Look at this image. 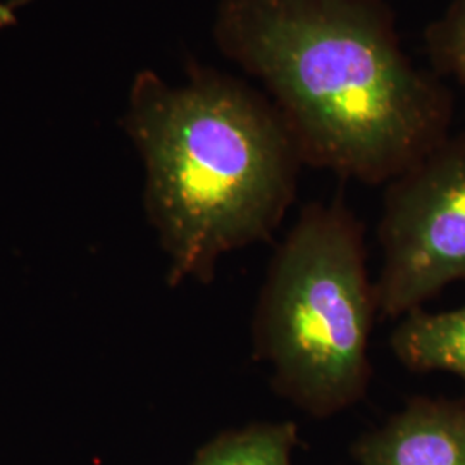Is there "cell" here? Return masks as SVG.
<instances>
[{"label": "cell", "mask_w": 465, "mask_h": 465, "mask_svg": "<svg viewBox=\"0 0 465 465\" xmlns=\"http://www.w3.org/2000/svg\"><path fill=\"white\" fill-rule=\"evenodd\" d=\"M221 52L266 88L303 166L386 184L450 134L451 92L384 0H219Z\"/></svg>", "instance_id": "1"}, {"label": "cell", "mask_w": 465, "mask_h": 465, "mask_svg": "<svg viewBox=\"0 0 465 465\" xmlns=\"http://www.w3.org/2000/svg\"><path fill=\"white\" fill-rule=\"evenodd\" d=\"M124 128L171 286L213 282L224 255L267 242L295 200L303 161L284 119L228 73L193 64L180 86L138 73Z\"/></svg>", "instance_id": "2"}, {"label": "cell", "mask_w": 465, "mask_h": 465, "mask_svg": "<svg viewBox=\"0 0 465 465\" xmlns=\"http://www.w3.org/2000/svg\"><path fill=\"white\" fill-rule=\"evenodd\" d=\"M376 317L362 223L341 199L305 205L269 262L252 322L272 390L314 417L355 405L372 376Z\"/></svg>", "instance_id": "3"}, {"label": "cell", "mask_w": 465, "mask_h": 465, "mask_svg": "<svg viewBox=\"0 0 465 465\" xmlns=\"http://www.w3.org/2000/svg\"><path fill=\"white\" fill-rule=\"evenodd\" d=\"M378 234V316L400 319L465 282V130L386 183Z\"/></svg>", "instance_id": "4"}, {"label": "cell", "mask_w": 465, "mask_h": 465, "mask_svg": "<svg viewBox=\"0 0 465 465\" xmlns=\"http://www.w3.org/2000/svg\"><path fill=\"white\" fill-rule=\"evenodd\" d=\"M361 465H465V401L414 399L359 445Z\"/></svg>", "instance_id": "5"}, {"label": "cell", "mask_w": 465, "mask_h": 465, "mask_svg": "<svg viewBox=\"0 0 465 465\" xmlns=\"http://www.w3.org/2000/svg\"><path fill=\"white\" fill-rule=\"evenodd\" d=\"M390 347L411 371L449 372L465 384V305L447 312L420 307L400 317Z\"/></svg>", "instance_id": "6"}, {"label": "cell", "mask_w": 465, "mask_h": 465, "mask_svg": "<svg viewBox=\"0 0 465 465\" xmlns=\"http://www.w3.org/2000/svg\"><path fill=\"white\" fill-rule=\"evenodd\" d=\"M293 422H259L219 434L200 449L193 465H292Z\"/></svg>", "instance_id": "7"}, {"label": "cell", "mask_w": 465, "mask_h": 465, "mask_svg": "<svg viewBox=\"0 0 465 465\" xmlns=\"http://www.w3.org/2000/svg\"><path fill=\"white\" fill-rule=\"evenodd\" d=\"M432 71L449 76L465 90V0H451L447 11L426 30Z\"/></svg>", "instance_id": "8"}, {"label": "cell", "mask_w": 465, "mask_h": 465, "mask_svg": "<svg viewBox=\"0 0 465 465\" xmlns=\"http://www.w3.org/2000/svg\"><path fill=\"white\" fill-rule=\"evenodd\" d=\"M384 2H386V0H384Z\"/></svg>", "instance_id": "9"}]
</instances>
